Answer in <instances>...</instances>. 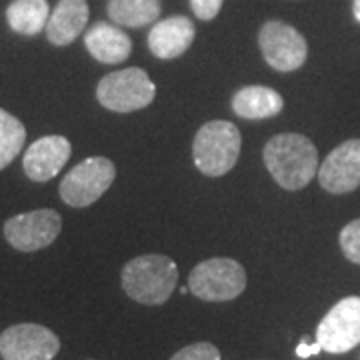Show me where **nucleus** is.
I'll return each instance as SVG.
<instances>
[{"mask_svg": "<svg viewBox=\"0 0 360 360\" xmlns=\"http://www.w3.org/2000/svg\"><path fill=\"white\" fill-rule=\"evenodd\" d=\"M264 165L286 191H300L309 186L319 172L316 146L302 134L286 132L272 136L264 146Z\"/></svg>", "mask_w": 360, "mask_h": 360, "instance_id": "1", "label": "nucleus"}, {"mask_svg": "<svg viewBox=\"0 0 360 360\" xmlns=\"http://www.w3.org/2000/svg\"><path fill=\"white\" fill-rule=\"evenodd\" d=\"M58 350V336L32 322L8 326L0 335V356L4 360H52Z\"/></svg>", "mask_w": 360, "mask_h": 360, "instance_id": "10", "label": "nucleus"}, {"mask_svg": "<svg viewBox=\"0 0 360 360\" xmlns=\"http://www.w3.org/2000/svg\"><path fill=\"white\" fill-rule=\"evenodd\" d=\"M156 86L142 68L110 72L98 82L96 98L112 112H134L155 101Z\"/></svg>", "mask_w": 360, "mask_h": 360, "instance_id": "5", "label": "nucleus"}, {"mask_svg": "<svg viewBox=\"0 0 360 360\" xmlns=\"http://www.w3.org/2000/svg\"><path fill=\"white\" fill-rule=\"evenodd\" d=\"M116 168L104 156H92L72 168L60 182V198L72 208L96 202L115 182Z\"/></svg>", "mask_w": 360, "mask_h": 360, "instance_id": "6", "label": "nucleus"}, {"mask_svg": "<svg viewBox=\"0 0 360 360\" xmlns=\"http://www.w3.org/2000/svg\"><path fill=\"white\" fill-rule=\"evenodd\" d=\"M170 360H220L219 348L210 342H194L180 348Z\"/></svg>", "mask_w": 360, "mask_h": 360, "instance_id": "21", "label": "nucleus"}, {"mask_svg": "<svg viewBox=\"0 0 360 360\" xmlns=\"http://www.w3.org/2000/svg\"><path fill=\"white\" fill-rule=\"evenodd\" d=\"M194 25L186 16H170L153 26L148 34V49L156 58H179L191 49L194 40Z\"/></svg>", "mask_w": 360, "mask_h": 360, "instance_id": "13", "label": "nucleus"}, {"mask_svg": "<svg viewBox=\"0 0 360 360\" xmlns=\"http://www.w3.org/2000/svg\"><path fill=\"white\" fill-rule=\"evenodd\" d=\"M322 348L319 342H312V345H310V342H307V340H302V342L296 347V356H298V359H309V356L319 354Z\"/></svg>", "mask_w": 360, "mask_h": 360, "instance_id": "23", "label": "nucleus"}, {"mask_svg": "<svg viewBox=\"0 0 360 360\" xmlns=\"http://www.w3.org/2000/svg\"><path fill=\"white\" fill-rule=\"evenodd\" d=\"M51 18V6L46 0H14L6 8V20L16 34L34 37L42 32Z\"/></svg>", "mask_w": 360, "mask_h": 360, "instance_id": "17", "label": "nucleus"}, {"mask_svg": "<svg viewBox=\"0 0 360 360\" xmlns=\"http://www.w3.org/2000/svg\"><path fill=\"white\" fill-rule=\"evenodd\" d=\"M258 44L264 60L278 72H292L307 63V40L295 26L286 22H266L258 32Z\"/></svg>", "mask_w": 360, "mask_h": 360, "instance_id": "7", "label": "nucleus"}, {"mask_svg": "<svg viewBox=\"0 0 360 360\" xmlns=\"http://www.w3.org/2000/svg\"><path fill=\"white\" fill-rule=\"evenodd\" d=\"M89 22L86 0H60L51 13L46 37L54 46H68L78 39Z\"/></svg>", "mask_w": 360, "mask_h": 360, "instance_id": "15", "label": "nucleus"}, {"mask_svg": "<svg viewBox=\"0 0 360 360\" xmlns=\"http://www.w3.org/2000/svg\"><path fill=\"white\" fill-rule=\"evenodd\" d=\"M63 229V219L56 210L42 208L16 214L4 222L6 243L20 252H37L56 240Z\"/></svg>", "mask_w": 360, "mask_h": 360, "instance_id": "9", "label": "nucleus"}, {"mask_svg": "<svg viewBox=\"0 0 360 360\" xmlns=\"http://www.w3.org/2000/svg\"><path fill=\"white\" fill-rule=\"evenodd\" d=\"M319 182L326 193L347 194L360 186V141L342 142L324 158L319 168Z\"/></svg>", "mask_w": 360, "mask_h": 360, "instance_id": "11", "label": "nucleus"}, {"mask_svg": "<svg viewBox=\"0 0 360 360\" xmlns=\"http://www.w3.org/2000/svg\"><path fill=\"white\" fill-rule=\"evenodd\" d=\"M316 342L324 352L345 354L360 345V296L336 302L316 328Z\"/></svg>", "mask_w": 360, "mask_h": 360, "instance_id": "8", "label": "nucleus"}, {"mask_svg": "<svg viewBox=\"0 0 360 360\" xmlns=\"http://www.w3.org/2000/svg\"><path fill=\"white\" fill-rule=\"evenodd\" d=\"M25 124L16 116L0 108V170L8 167L18 156L25 146Z\"/></svg>", "mask_w": 360, "mask_h": 360, "instance_id": "19", "label": "nucleus"}, {"mask_svg": "<svg viewBox=\"0 0 360 360\" xmlns=\"http://www.w3.org/2000/svg\"><path fill=\"white\" fill-rule=\"evenodd\" d=\"M89 52L103 65H118L130 56L132 42L127 32L116 25L96 22L84 37Z\"/></svg>", "mask_w": 360, "mask_h": 360, "instance_id": "14", "label": "nucleus"}, {"mask_svg": "<svg viewBox=\"0 0 360 360\" xmlns=\"http://www.w3.org/2000/svg\"><path fill=\"white\" fill-rule=\"evenodd\" d=\"M352 14H354V18L360 22V0L352 2Z\"/></svg>", "mask_w": 360, "mask_h": 360, "instance_id": "24", "label": "nucleus"}, {"mask_svg": "<svg viewBox=\"0 0 360 360\" xmlns=\"http://www.w3.org/2000/svg\"><path fill=\"white\" fill-rule=\"evenodd\" d=\"M240 144V132L232 122L210 120L194 136V165L206 176L229 174L238 162Z\"/></svg>", "mask_w": 360, "mask_h": 360, "instance_id": "3", "label": "nucleus"}, {"mask_svg": "<svg viewBox=\"0 0 360 360\" xmlns=\"http://www.w3.org/2000/svg\"><path fill=\"white\" fill-rule=\"evenodd\" d=\"M160 14V0H110L108 16L118 26L141 28L153 25Z\"/></svg>", "mask_w": 360, "mask_h": 360, "instance_id": "18", "label": "nucleus"}, {"mask_svg": "<svg viewBox=\"0 0 360 360\" xmlns=\"http://www.w3.org/2000/svg\"><path fill=\"white\" fill-rule=\"evenodd\" d=\"M70 155H72V144L68 142V139L58 134L42 136L37 142H32L25 153L22 167L26 176L34 182H46L54 179L60 172V168L68 162Z\"/></svg>", "mask_w": 360, "mask_h": 360, "instance_id": "12", "label": "nucleus"}, {"mask_svg": "<svg viewBox=\"0 0 360 360\" xmlns=\"http://www.w3.org/2000/svg\"><path fill=\"white\" fill-rule=\"evenodd\" d=\"M246 288V272L232 258H210L196 264L188 276V290L206 302H226Z\"/></svg>", "mask_w": 360, "mask_h": 360, "instance_id": "4", "label": "nucleus"}, {"mask_svg": "<svg viewBox=\"0 0 360 360\" xmlns=\"http://www.w3.org/2000/svg\"><path fill=\"white\" fill-rule=\"evenodd\" d=\"M283 96L269 86H245L232 96L234 115L246 120L272 118L283 110Z\"/></svg>", "mask_w": 360, "mask_h": 360, "instance_id": "16", "label": "nucleus"}, {"mask_svg": "<svg viewBox=\"0 0 360 360\" xmlns=\"http://www.w3.org/2000/svg\"><path fill=\"white\" fill-rule=\"evenodd\" d=\"M340 248L345 252V257L360 264V219L352 220L350 224H347L342 232H340Z\"/></svg>", "mask_w": 360, "mask_h": 360, "instance_id": "20", "label": "nucleus"}, {"mask_svg": "<svg viewBox=\"0 0 360 360\" xmlns=\"http://www.w3.org/2000/svg\"><path fill=\"white\" fill-rule=\"evenodd\" d=\"M222 2L224 0H191V6H193V13L196 14V18L212 20L220 13Z\"/></svg>", "mask_w": 360, "mask_h": 360, "instance_id": "22", "label": "nucleus"}, {"mask_svg": "<svg viewBox=\"0 0 360 360\" xmlns=\"http://www.w3.org/2000/svg\"><path fill=\"white\" fill-rule=\"evenodd\" d=\"M122 290L146 307L165 304L179 284V269L165 255H144L132 258L122 269Z\"/></svg>", "mask_w": 360, "mask_h": 360, "instance_id": "2", "label": "nucleus"}]
</instances>
